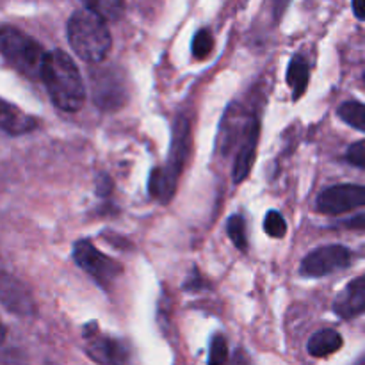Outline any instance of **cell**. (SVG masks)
Listing matches in <instances>:
<instances>
[{
	"label": "cell",
	"instance_id": "cell-2",
	"mask_svg": "<svg viewBox=\"0 0 365 365\" xmlns=\"http://www.w3.org/2000/svg\"><path fill=\"white\" fill-rule=\"evenodd\" d=\"M66 36L71 50L88 63L103 61L113 46L107 21L88 7L77 9L71 14L66 25Z\"/></svg>",
	"mask_w": 365,
	"mask_h": 365
},
{
	"label": "cell",
	"instance_id": "cell-13",
	"mask_svg": "<svg viewBox=\"0 0 365 365\" xmlns=\"http://www.w3.org/2000/svg\"><path fill=\"white\" fill-rule=\"evenodd\" d=\"M0 125L2 130L9 135H21L32 132L38 127V121L32 116L25 114L16 106L2 100V110H0Z\"/></svg>",
	"mask_w": 365,
	"mask_h": 365
},
{
	"label": "cell",
	"instance_id": "cell-26",
	"mask_svg": "<svg viewBox=\"0 0 365 365\" xmlns=\"http://www.w3.org/2000/svg\"><path fill=\"white\" fill-rule=\"evenodd\" d=\"M351 7L359 20H365V0H356V2L351 4Z\"/></svg>",
	"mask_w": 365,
	"mask_h": 365
},
{
	"label": "cell",
	"instance_id": "cell-17",
	"mask_svg": "<svg viewBox=\"0 0 365 365\" xmlns=\"http://www.w3.org/2000/svg\"><path fill=\"white\" fill-rule=\"evenodd\" d=\"M227 234L230 241L234 242L235 248L246 252L248 250V228H246V220L241 214H234L227 221Z\"/></svg>",
	"mask_w": 365,
	"mask_h": 365
},
{
	"label": "cell",
	"instance_id": "cell-7",
	"mask_svg": "<svg viewBox=\"0 0 365 365\" xmlns=\"http://www.w3.org/2000/svg\"><path fill=\"white\" fill-rule=\"evenodd\" d=\"M93 102L102 110H118L127 102L123 75L114 68H93L89 73Z\"/></svg>",
	"mask_w": 365,
	"mask_h": 365
},
{
	"label": "cell",
	"instance_id": "cell-25",
	"mask_svg": "<svg viewBox=\"0 0 365 365\" xmlns=\"http://www.w3.org/2000/svg\"><path fill=\"white\" fill-rule=\"evenodd\" d=\"M339 227L349 228V230H365V214L351 217V220H346L339 223Z\"/></svg>",
	"mask_w": 365,
	"mask_h": 365
},
{
	"label": "cell",
	"instance_id": "cell-8",
	"mask_svg": "<svg viewBox=\"0 0 365 365\" xmlns=\"http://www.w3.org/2000/svg\"><path fill=\"white\" fill-rule=\"evenodd\" d=\"M349 264H351V252L346 246H321L302 260L299 274L305 278H323L335 271L346 269Z\"/></svg>",
	"mask_w": 365,
	"mask_h": 365
},
{
	"label": "cell",
	"instance_id": "cell-5",
	"mask_svg": "<svg viewBox=\"0 0 365 365\" xmlns=\"http://www.w3.org/2000/svg\"><path fill=\"white\" fill-rule=\"evenodd\" d=\"M84 349L89 359L98 365H138L132 346L121 339L106 335L93 321L82 330Z\"/></svg>",
	"mask_w": 365,
	"mask_h": 365
},
{
	"label": "cell",
	"instance_id": "cell-19",
	"mask_svg": "<svg viewBox=\"0 0 365 365\" xmlns=\"http://www.w3.org/2000/svg\"><path fill=\"white\" fill-rule=\"evenodd\" d=\"M228 362V344L227 339L221 334H216L210 339V348H209V365H227Z\"/></svg>",
	"mask_w": 365,
	"mask_h": 365
},
{
	"label": "cell",
	"instance_id": "cell-12",
	"mask_svg": "<svg viewBox=\"0 0 365 365\" xmlns=\"http://www.w3.org/2000/svg\"><path fill=\"white\" fill-rule=\"evenodd\" d=\"M2 305L4 309L18 316H32L36 312L31 292L16 278L6 273L2 274Z\"/></svg>",
	"mask_w": 365,
	"mask_h": 365
},
{
	"label": "cell",
	"instance_id": "cell-1",
	"mask_svg": "<svg viewBox=\"0 0 365 365\" xmlns=\"http://www.w3.org/2000/svg\"><path fill=\"white\" fill-rule=\"evenodd\" d=\"M41 81L53 106L64 113H77L86 102V86L75 61L66 52L53 48L46 52L41 66Z\"/></svg>",
	"mask_w": 365,
	"mask_h": 365
},
{
	"label": "cell",
	"instance_id": "cell-22",
	"mask_svg": "<svg viewBox=\"0 0 365 365\" xmlns=\"http://www.w3.org/2000/svg\"><path fill=\"white\" fill-rule=\"evenodd\" d=\"M346 159H348L349 164L356 168H364L365 170V139L362 141L353 143L351 146L346 152Z\"/></svg>",
	"mask_w": 365,
	"mask_h": 365
},
{
	"label": "cell",
	"instance_id": "cell-21",
	"mask_svg": "<svg viewBox=\"0 0 365 365\" xmlns=\"http://www.w3.org/2000/svg\"><path fill=\"white\" fill-rule=\"evenodd\" d=\"M264 230H266V234L269 235V237L282 239L287 234V223H285V220L282 217L280 212L269 210V212L266 214V217H264Z\"/></svg>",
	"mask_w": 365,
	"mask_h": 365
},
{
	"label": "cell",
	"instance_id": "cell-6",
	"mask_svg": "<svg viewBox=\"0 0 365 365\" xmlns=\"http://www.w3.org/2000/svg\"><path fill=\"white\" fill-rule=\"evenodd\" d=\"M73 260L102 289H109L123 273V266L98 252L89 241H77L73 245Z\"/></svg>",
	"mask_w": 365,
	"mask_h": 365
},
{
	"label": "cell",
	"instance_id": "cell-15",
	"mask_svg": "<svg viewBox=\"0 0 365 365\" xmlns=\"http://www.w3.org/2000/svg\"><path fill=\"white\" fill-rule=\"evenodd\" d=\"M310 78V64L307 63L305 57L296 53L291 59L287 68V84L292 89V98L299 100L307 91Z\"/></svg>",
	"mask_w": 365,
	"mask_h": 365
},
{
	"label": "cell",
	"instance_id": "cell-4",
	"mask_svg": "<svg viewBox=\"0 0 365 365\" xmlns=\"http://www.w3.org/2000/svg\"><path fill=\"white\" fill-rule=\"evenodd\" d=\"M0 50L4 59L14 70L31 78L41 77V66L46 52L36 39L21 32L20 29L4 25L0 31Z\"/></svg>",
	"mask_w": 365,
	"mask_h": 365
},
{
	"label": "cell",
	"instance_id": "cell-18",
	"mask_svg": "<svg viewBox=\"0 0 365 365\" xmlns=\"http://www.w3.org/2000/svg\"><path fill=\"white\" fill-rule=\"evenodd\" d=\"M84 7L98 14L100 18L109 21L120 20L125 11V4L121 0H96V2H88Z\"/></svg>",
	"mask_w": 365,
	"mask_h": 365
},
{
	"label": "cell",
	"instance_id": "cell-14",
	"mask_svg": "<svg viewBox=\"0 0 365 365\" xmlns=\"http://www.w3.org/2000/svg\"><path fill=\"white\" fill-rule=\"evenodd\" d=\"M342 344H344V341H342L339 331L331 330V328H324V330L316 331L309 339L307 349L316 359H324V356H330L334 353H337L342 348Z\"/></svg>",
	"mask_w": 365,
	"mask_h": 365
},
{
	"label": "cell",
	"instance_id": "cell-24",
	"mask_svg": "<svg viewBox=\"0 0 365 365\" xmlns=\"http://www.w3.org/2000/svg\"><path fill=\"white\" fill-rule=\"evenodd\" d=\"M205 282H203L202 274L198 273V271H195V273L191 274V277L187 278V280L184 282V289L185 291H202L203 287H205Z\"/></svg>",
	"mask_w": 365,
	"mask_h": 365
},
{
	"label": "cell",
	"instance_id": "cell-10",
	"mask_svg": "<svg viewBox=\"0 0 365 365\" xmlns=\"http://www.w3.org/2000/svg\"><path fill=\"white\" fill-rule=\"evenodd\" d=\"M259 134H260V123L257 118L250 120L248 128H246L245 135H242V141L239 145L237 157H235L234 163V182L245 180L246 177L252 171L253 163H255V152H257V143H259Z\"/></svg>",
	"mask_w": 365,
	"mask_h": 365
},
{
	"label": "cell",
	"instance_id": "cell-16",
	"mask_svg": "<svg viewBox=\"0 0 365 365\" xmlns=\"http://www.w3.org/2000/svg\"><path fill=\"white\" fill-rule=\"evenodd\" d=\"M339 118H341L344 123H348L349 127L356 128V130L365 132V106L355 100H349L344 102L337 109Z\"/></svg>",
	"mask_w": 365,
	"mask_h": 365
},
{
	"label": "cell",
	"instance_id": "cell-23",
	"mask_svg": "<svg viewBox=\"0 0 365 365\" xmlns=\"http://www.w3.org/2000/svg\"><path fill=\"white\" fill-rule=\"evenodd\" d=\"M113 192V178L107 173H98L96 175V195L100 198H106Z\"/></svg>",
	"mask_w": 365,
	"mask_h": 365
},
{
	"label": "cell",
	"instance_id": "cell-3",
	"mask_svg": "<svg viewBox=\"0 0 365 365\" xmlns=\"http://www.w3.org/2000/svg\"><path fill=\"white\" fill-rule=\"evenodd\" d=\"M189 148H191V127H189L187 118L178 116L173 125L170 155H168L166 164L163 168H153L150 173L148 192L153 200L168 203L173 198Z\"/></svg>",
	"mask_w": 365,
	"mask_h": 365
},
{
	"label": "cell",
	"instance_id": "cell-27",
	"mask_svg": "<svg viewBox=\"0 0 365 365\" xmlns=\"http://www.w3.org/2000/svg\"><path fill=\"white\" fill-rule=\"evenodd\" d=\"M364 82H365V73H364Z\"/></svg>",
	"mask_w": 365,
	"mask_h": 365
},
{
	"label": "cell",
	"instance_id": "cell-9",
	"mask_svg": "<svg viewBox=\"0 0 365 365\" xmlns=\"http://www.w3.org/2000/svg\"><path fill=\"white\" fill-rule=\"evenodd\" d=\"M360 207H365V185L359 184L331 185L317 196L316 202V209L328 216H339Z\"/></svg>",
	"mask_w": 365,
	"mask_h": 365
},
{
	"label": "cell",
	"instance_id": "cell-11",
	"mask_svg": "<svg viewBox=\"0 0 365 365\" xmlns=\"http://www.w3.org/2000/svg\"><path fill=\"white\" fill-rule=\"evenodd\" d=\"M334 312L341 319H353L365 314V274L349 282L348 287L335 298Z\"/></svg>",
	"mask_w": 365,
	"mask_h": 365
},
{
	"label": "cell",
	"instance_id": "cell-20",
	"mask_svg": "<svg viewBox=\"0 0 365 365\" xmlns=\"http://www.w3.org/2000/svg\"><path fill=\"white\" fill-rule=\"evenodd\" d=\"M212 48H214L212 34H210L207 29H200V31L195 34V38H192V45H191L192 56L198 57V59H205V57L212 52Z\"/></svg>",
	"mask_w": 365,
	"mask_h": 365
}]
</instances>
